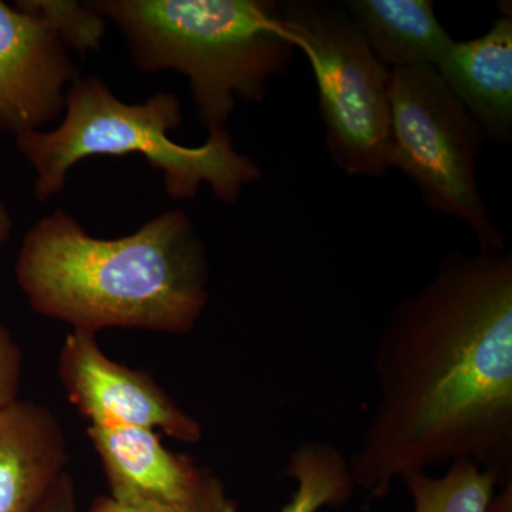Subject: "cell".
Instances as JSON below:
<instances>
[{"label":"cell","instance_id":"obj_15","mask_svg":"<svg viewBox=\"0 0 512 512\" xmlns=\"http://www.w3.org/2000/svg\"><path fill=\"white\" fill-rule=\"evenodd\" d=\"M16 5L42 19L64 46L79 53L99 49L106 32V19L93 5L64 0H26Z\"/></svg>","mask_w":512,"mask_h":512},{"label":"cell","instance_id":"obj_5","mask_svg":"<svg viewBox=\"0 0 512 512\" xmlns=\"http://www.w3.org/2000/svg\"><path fill=\"white\" fill-rule=\"evenodd\" d=\"M278 8L286 36L311 63L333 163L352 177L382 178L390 168V70L345 6L285 0Z\"/></svg>","mask_w":512,"mask_h":512},{"label":"cell","instance_id":"obj_18","mask_svg":"<svg viewBox=\"0 0 512 512\" xmlns=\"http://www.w3.org/2000/svg\"><path fill=\"white\" fill-rule=\"evenodd\" d=\"M37 512H77L76 484L70 471H64Z\"/></svg>","mask_w":512,"mask_h":512},{"label":"cell","instance_id":"obj_4","mask_svg":"<svg viewBox=\"0 0 512 512\" xmlns=\"http://www.w3.org/2000/svg\"><path fill=\"white\" fill-rule=\"evenodd\" d=\"M66 114L52 131L16 137L20 153L35 170V194L46 201L63 190L67 174L80 160L140 154L163 174L171 198L191 200L202 184L215 197L235 204L245 185L261 180L252 158L235 150L227 130L210 131L200 147L175 143L168 133L183 121L178 97L158 93L144 104L117 99L97 77L77 79L66 94Z\"/></svg>","mask_w":512,"mask_h":512},{"label":"cell","instance_id":"obj_17","mask_svg":"<svg viewBox=\"0 0 512 512\" xmlns=\"http://www.w3.org/2000/svg\"><path fill=\"white\" fill-rule=\"evenodd\" d=\"M22 373V349L0 319V412L18 402Z\"/></svg>","mask_w":512,"mask_h":512},{"label":"cell","instance_id":"obj_11","mask_svg":"<svg viewBox=\"0 0 512 512\" xmlns=\"http://www.w3.org/2000/svg\"><path fill=\"white\" fill-rule=\"evenodd\" d=\"M434 69L487 140L512 137V13L503 8L485 35L457 42Z\"/></svg>","mask_w":512,"mask_h":512},{"label":"cell","instance_id":"obj_13","mask_svg":"<svg viewBox=\"0 0 512 512\" xmlns=\"http://www.w3.org/2000/svg\"><path fill=\"white\" fill-rule=\"evenodd\" d=\"M286 474L296 483L292 500L279 512H318L342 507L355 490L350 464L338 448L305 441L292 451Z\"/></svg>","mask_w":512,"mask_h":512},{"label":"cell","instance_id":"obj_2","mask_svg":"<svg viewBox=\"0 0 512 512\" xmlns=\"http://www.w3.org/2000/svg\"><path fill=\"white\" fill-rule=\"evenodd\" d=\"M15 274L33 311L94 335L116 328L187 335L210 299L204 242L180 210L119 239L90 237L56 211L23 239Z\"/></svg>","mask_w":512,"mask_h":512},{"label":"cell","instance_id":"obj_9","mask_svg":"<svg viewBox=\"0 0 512 512\" xmlns=\"http://www.w3.org/2000/svg\"><path fill=\"white\" fill-rule=\"evenodd\" d=\"M110 497L121 504H177L201 490L212 471L164 446L144 427H87Z\"/></svg>","mask_w":512,"mask_h":512},{"label":"cell","instance_id":"obj_6","mask_svg":"<svg viewBox=\"0 0 512 512\" xmlns=\"http://www.w3.org/2000/svg\"><path fill=\"white\" fill-rule=\"evenodd\" d=\"M389 165L419 188L434 212L473 231L478 249H504L477 181L483 130L431 66L390 70Z\"/></svg>","mask_w":512,"mask_h":512},{"label":"cell","instance_id":"obj_14","mask_svg":"<svg viewBox=\"0 0 512 512\" xmlns=\"http://www.w3.org/2000/svg\"><path fill=\"white\" fill-rule=\"evenodd\" d=\"M413 500V512H490L497 477L476 461L460 458L439 478L426 471L403 478Z\"/></svg>","mask_w":512,"mask_h":512},{"label":"cell","instance_id":"obj_16","mask_svg":"<svg viewBox=\"0 0 512 512\" xmlns=\"http://www.w3.org/2000/svg\"><path fill=\"white\" fill-rule=\"evenodd\" d=\"M89 512H238V504L228 494L224 481L211 473L201 490L190 500L177 504L128 505L101 495L93 500Z\"/></svg>","mask_w":512,"mask_h":512},{"label":"cell","instance_id":"obj_7","mask_svg":"<svg viewBox=\"0 0 512 512\" xmlns=\"http://www.w3.org/2000/svg\"><path fill=\"white\" fill-rule=\"evenodd\" d=\"M69 402L93 427H144L181 443L202 439L200 421L181 409L150 373L114 362L94 333L72 332L57 362Z\"/></svg>","mask_w":512,"mask_h":512},{"label":"cell","instance_id":"obj_10","mask_svg":"<svg viewBox=\"0 0 512 512\" xmlns=\"http://www.w3.org/2000/svg\"><path fill=\"white\" fill-rule=\"evenodd\" d=\"M67 439L52 410L18 400L0 412V512H37L67 470Z\"/></svg>","mask_w":512,"mask_h":512},{"label":"cell","instance_id":"obj_1","mask_svg":"<svg viewBox=\"0 0 512 512\" xmlns=\"http://www.w3.org/2000/svg\"><path fill=\"white\" fill-rule=\"evenodd\" d=\"M377 400L353 481L383 500L394 481L460 458L512 478V252L444 256L390 315Z\"/></svg>","mask_w":512,"mask_h":512},{"label":"cell","instance_id":"obj_3","mask_svg":"<svg viewBox=\"0 0 512 512\" xmlns=\"http://www.w3.org/2000/svg\"><path fill=\"white\" fill-rule=\"evenodd\" d=\"M123 32L143 70H175L190 83L198 120L224 130L238 101L258 103L292 62L278 2L107 0L92 3Z\"/></svg>","mask_w":512,"mask_h":512},{"label":"cell","instance_id":"obj_8","mask_svg":"<svg viewBox=\"0 0 512 512\" xmlns=\"http://www.w3.org/2000/svg\"><path fill=\"white\" fill-rule=\"evenodd\" d=\"M77 77L67 47L26 10L0 2V130L18 137L40 131L66 107Z\"/></svg>","mask_w":512,"mask_h":512},{"label":"cell","instance_id":"obj_19","mask_svg":"<svg viewBox=\"0 0 512 512\" xmlns=\"http://www.w3.org/2000/svg\"><path fill=\"white\" fill-rule=\"evenodd\" d=\"M13 221L6 205L0 201V249L9 241L12 234Z\"/></svg>","mask_w":512,"mask_h":512},{"label":"cell","instance_id":"obj_12","mask_svg":"<svg viewBox=\"0 0 512 512\" xmlns=\"http://www.w3.org/2000/svg\"><path fill=\"white\" fill-rule=\"evenodd\" d=\"M345 9L389 70L436 67L454 43L431 0H349Z\"/></svg>","mask_w":512,"mask_h":512}]
</instances>
